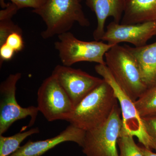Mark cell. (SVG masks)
<instances>
[{
    "instance_id": "obj_4",
    "label": "cell",
    "mask_w": 156,
    "mask_h": 156,
    "mask_svg": "<svg viewBox=\"0 0 156 156\" xmlns=\"http://www.w3.org/2000/svg\"><path fill=\"white\" fill-rule=\"evenodd\" d=\"M58 37L54 48L58 51L62 65L67 66L81 62L106 65L105 55L115 45L102 41H81L69 31L59 35Z\"/></svg>"
},
{
    "instance_id": "obj_16",
    "label": "cell",
    "mask_w": 156,
    "mask_h": 156,
    "mask_svg": "<svg viewBox=\"0 0 156 156\" xmlns=\"http://www.w3.org/2000/svg\"><path fill=\"white\" fill-rule=\"evenodd\" d=\"M38 128H31L24 132H19L9 136L0 135V156H9L19 148L20 144L28 136L38 134Z\"/></svg>"
},
{
    "instance_id": "obj_24",
    "label": "cell",
    "mask_w": 156,
    "mask_h": 156,
    "mask_svg": "<svg viewBox=\"0 0 156 156\" xmlns=\"http://www.w3.org/2000/svg\"><path fill=\"white\" fill-rule=\"evenodd\" d=\"M124 1H127V0H124Z\"/></svg>"
},
{
    "instance_id": "obj_15",
    "label": "cell",
    "mask_w": 156,
    "mask_h": 156,
    "mask_svg": "<svg viewBox=\"0 0 156 156\" xmlns=\"http://www.w3.org/2000/svg\"><path fill=\"white\" fill-rule=\"evenodd\" d=\"M18 10L16 5L9 2L5 8L0 11V46L5 43L11 34L16 32L23 34L22 30L12 20Z\"/></svg>"
},
{
    "instance_id": "obj_17",
    "label": "cell",
    "mask_w": 156,
    "mask_h": 156,
    "mask_svg": "<svg viewBox=\"0 0 156 156\" xmlns=\"http://www.w3.org/2000/svg\"><path fill=\"white\" fill-rule=\"evenodd\" d=\"M134 103L141 118L156 115V86L147 89Z\"/></svg>"
},
{
    "instance_id": "obj_12",
    "label": "cell",
    "mask_w": 156,
    "mask_h": 156,
    "mask_svg": "<svg viewBox=\"0 0 156 156\" xmlns=\"http://www.w3.org/2000/svg\"><path fill=\"white\" fill-rule=\"evenodd\" d=\"M86 5L95 13L97 26L93 33L95 41H100L105 32V26L109 17L116 23H120L125 10L124 0H85Z\"/></svg>"
},
{
    "instance_id": "obj_13",
    "label": "cell",
    "mask_w": 156,
    "mask_h": 156,
    "mask_svg": "<svg viewBox=\"0 0 156 156\" xmlns=\"http://www.w3.org/2000/svg\"><path fill=\"white\" fill-rule=\"evenodd\" d=\"M139 67L143 82L147 89L156 86V42L140 47L125 45Z\"/></svg>"
},
{
    "instance_id": "obj_7",
    "label": "cell",
    "mask_w": 156,
    "mask_h": 156,
    "mask_svg": "<svg viewBox=\"0 0 156 156\" xmlns=\"http://www.w3.org/2000/svg\"><path fill=\"white\" fill-rule=\"evenodd\" d=\"M21 73L11 74L0 85V135L8 131L18 120L30 117L28 127L34 125L39 112L37 107H22L17 103L16 93Z\"/></svg>"
},
{
    "instance_id": "obj_11",
    "label": "cell",
    "mask_w": 156,
    "mask_h": 156,
    "mask_svg": "<svg viewBox=\"0 0 156 156\" xmlns=\"http://www.w3.org/2000/svg\"><path fill=\"white\" fill-rule=\"evenodd\" d=\"M86 131L70 124L58 135L44 140H29L9 156H42L56 146L65 142H73L82 147Z\"/></svg>"
},
{
    "instance_id": "obj_18",
    "label": "cell",
    "mask_w": 156,
    "mask_h": 156,
    "mask_svg": "<svg viewBox=\"0 0 156 156\" xmlns=\"http://www.w3.org/2000/svg\"><path fill=\"white\" fill-rule=\"evenodd\" d=\"M118 147L120 151L119 156H144L141 147L136 144L134 136L122 134L118 139Z\"/></svg>"
},
{
    "instance_id": "obj_1",
    "label": "cell",
    "mask_w": 156,
    "mask_h": 156,
    "mask_svg": "<svg viewBox=\"0 0 156 156\" xmlns=\"http://www.w3.org/2000/svg\"><path fill=\"white\" fill-rule=\"evenodd\" d=\"M113 89L103 82L76 105L67 122L87 131L105 123L118 105Z\"/></svg>"
},
{
    "instance_id": "obj_6",
    "label": "cell",
    "mask_w": 156,
    "mask_h": 156,
    "mask_svg": "<svg viewBox=\"0 0 156 156\" xmlns=\"http://www.w3.org/2000/svg\"><path fill=\"white\" fill-rule=\"evenodd\" d=\"M95 69L111 86L119 103L123 123L121 134L135 136L143 146L153 150L152 144L146 132L142 119L134 101L119 86L106 65L98 64L95 66Z\"/></svg>"
},
{
    "instance_id": "obj_14",
    "label": "cell",
    "mask_w": 156,
    "mask_h": 156,
    "mask_svg": "<svg viewBox=\"0 0 156 156\" xmlns=\"http://www.w3.org/2000/svg\"><path fill=\"white\" fill-rule=\"evenodd\" d=\"M156 22V0H127L120 23Z\"/></svg>"
},
{
    "instance_id": "obj_9",
    "label": "cell",
    "mask_w": 156,
    "mask_h": 156,
    "mask_svg": "<svg viewBox=\"0 0 156 156\" xmlns=\"http://www.w3.org/2000/svg\"><path fill=\"white\" fill-rule=\"evenodd\" d=\"M51 75L67 93L74 107L104 81L81 69L63 65L56 66Z\"/></svg>"
},
{
    "instance_id": "obj_21",
    "label": "cell",
    "mask_w": 156,
    "mask_h": 156,
    "mask_svg": "<svg viewBox=\"0 0 156 156\" xmlns=\"http://www.w3.org/2000/svg\"><path fill=\"white\" fill-rule=\"evenodd\" d=\"M5 43L12 48L15 52H20L24 48L23 34L18 33L11 34L7 38Z\"/></svg>"
},
{
    "instance_id": "obj_22",
    "label": "cell",
    "mask_w": 156,
    "mask_h": 156,
    "mask_svg": "<svg viewBox=\"0 0 156 156\" xmlns=\"http://www.w3.org/2000/svg\"><path fill=\"white\" fill-rule=\"evenodd\" d=\"M15 51L9 45L5 44L0 46V66L4 61L11 60L14 56Z\"/></svg>"
},
{
    "instance_id": "obj_8",
    "label": "cell",
    "mask_w": 156,
    "mask_h": 156,
    "mask_svg": "<svg viewBox=\"0 0 156 156\" xmlns=\"http://www.w3.org/2000/svg\"><path fill=\"white\" fill-rule=\"evenodd\" d=\"M37 101L39 112L49 122L67 121L74 108L68 95L52 75L39 87Z\"/></svg>"
},
{
    "instance_id": "obj_3",
    "label": "cell",
    "mask_w": 156,
    "mask_h": 156,
    "mask_svg": "<svg viewBox=\"0 0 156 156\" xmlns=\"http://www.w3.org/2000/svg\"><path fill=\"white\" fill-rule=\"evenodd\" d=\"M105 58L115 80L134 102L147 90L136 61L125 46L114 45Z\"/></svg>"
},
{
    "instance_id": "obj_10",
    "label": "cell",
    "mask_w": 156,
    "mask_h": 156,
    "mask_svg": "<svg viewBox=\"0 0 156 156\" xmlns=\"http://www.w3.org/2000/svg\"><path fill=\"white\" fill-rule=\"evenodd\" d=\"M155 35L156 22L122 24L113 21L107 26L101 41L113 45L127 42L134 47H140L146 45L147 41Z\"/></svg>"
},
{
    "instance_id": "obj_5",
    "label": "cell",
    "mask_w": 156,
    "mask_h": 156,
    "mask_svg": "<svg viewBox=\"0 0 156 156\" xmlns=\"http://www.w3.org/2000/svg\"><path fill=\"white\" fill-rule=\"evenodd\" d=\"M121 108L117 105L107 121L86 131L83 152L86 156H119L118 141L122 129Z\"/></svg>"
},
{
    "instance_id": "obj_2",
    "label": "cell",
    "mask_w": 156,
    "mask_h": 156,
    "mask_svg": "<svg viewBox=\"0 0 156 156\" xmlns=\"http://www.w3.org/2000/svg\"><path fill=\"white\" fill-rule=\"evenodd\" d=\"M32 12L45 23L46 29L41 36L45 40L69 31L75 23L83 27L90 25L80 0H47L42 7L33 9Z\"/></svg>"
},
{
    "instance_id": "obj_23",
    "label": "cell",
    "mask_w": 156,
    "mask_h": 156,
    "mask_svg": "<svg viewBox=\"0 0 156 156\" xmlns=\"http://www.w3.org/2000/svg\"><path fill=\"white\" fill-rule=\"evenodd\" d=\"M140 147L144 156H156V152H154L153 150L148 149L143 146Z\"/></svg>"
},
{
    "instance_id": "obj_19",
    "label": "cell",
    "mask_w": 156,
    "mask_h": 156,
    "mask_svg": "<svg viewBox=\"0 0 156 156\" xmlns=\"http://www.w3.org/2000/svg\"><path fill=\"white\" fill-rule=\"evenodd\" d=\"M141 119L146 132L152 144L153 150L156 152V115Z\"/></svg>"
},
{
    "instance_id": "obj_20",
    "label": "cell",
    "mask_w": 156,
    "mask_h": 156,
    "mask_svg": "<svg viewBox=\"0 0 156 156\" xmlns=\"http://www.w3.org/2000/svg\"><path fill=\"white\" fill-rule=\"evenodd\" d=\"M6 0H0V5L2 9L5 8ZM16 5L18 9L24 8H32L34 9H39L46 3L47 0H9Z\"/></svg>"
}]
</instances>
